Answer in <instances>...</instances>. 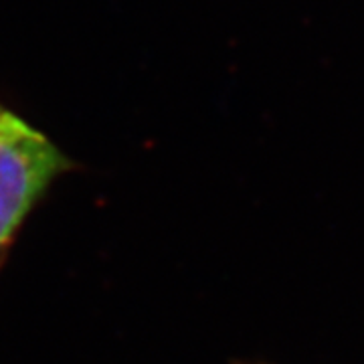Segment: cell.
I'll return each instance as SVG.
<instances>
[{
  "instance_id": "obj_1",
  "label": "cell",
  "mask_w": 364,
  "mask_h": 364,
  "mask_svg": "<svg viewBox=\"0 0 364 364\" xmlns=\"http://www.w3.org/2000/svg\"><path fill=\"white\" fill-rule=\"evenodd\" d=\"M69 166V158L43 132L0 104V253Z\"/></svg>"
}]
</instances>
